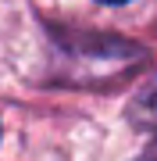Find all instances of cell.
I'll return each instance as SVG.
<instances>
[{
  "mask_svg": "<svg viewBox=\"0 0 157 161\" xmlns=\"http://www.w3.org/2000/svg\"><path fill=\"white\" fill-rule=\"evenodd\" d=\"M128 122L139 125V129H154L157 132V75L146 79L136 90V97L128 100Z\"/></svg>",
  "mask_w": 157,
  "mask_h": 161,
  "instance_id": "obj_1",
  "label": "cell"
},
{
  "mask_svg": "<svg viewBox=\"0 0 157 161\" xmlns=\"http://www.w3.org/2000/svg\"><path fill=\"white\" fill-rule=\"evenodd\" d=\"M136 161H157V143H150V147H146V150H143V154L136 158Z\"/></svg>",
  "mask_w": 157,
  "mask_h": 161,
  "instance_id": "obj_2",
  "label": "cell"
},
{
  "mask_svg": "<svg viewBox=\"0 0 157 161\" xmlns=\"http://www.w3.org/2000/svg\"><path fill=\"white\" fill-rule=\"evenodd\" d=\"M104 4H125V0H104Z\"/></svg>",
  "mask_w": 157,
  "mask_h": 161,
  "instance_id": "obj_3",
  "label": "cell"
}]
</instances>
